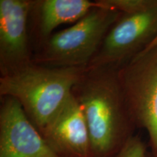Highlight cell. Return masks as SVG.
<instances>
[{"mask_svg": "<svg viewBox=\"0 0 157 157\" xmlns=\"http://www.w3.org/2000/svg\"><path fill=\"white\" fill-rule=\"evenodd\" d=\"M72 94L87 121L92 157H113L134 135L136 127L119 83L118 68H86Z\"/></svg>", "mask_w": 157, "mask_h": 157, "instance_id": "obj_1", "label": "cell"}, {"mask_svg": "<svg viewBox=\"0 0 157 157\" xmlns=\"http://www.w3.org/2000/svg\"><path fill=\"white\" fill-rule=\"evenodd\" d=\"M85 70L33 62L17 71L0 76V97L17 100L41 133L71 95Z\"/></svg>", "mask_w": 157, "mask_h": 157, "instance_id": "obj_2", "label": "cell"}, {"mask_svg": "<svg viewBox=\"0 0 157 157\" xmlns=\"http://www.w3.org/2000/svg\"><path fill=\"white\" fill-rule=\"evenodd\" d=\"M121 13L96 7L71 26L54 33L34 53L35 63L87 68Z\"/></svg>", "mask_w": 157, "mask_h": 157, "instance_id": "obj_3", "label": "cell"}, {"mask_svg": "<svg viewBox=\"0 0 157 157\" xmlns=\"http://www.w3.org/2000/svg\"><path fill=\"white\" fill-rule=\"evenodd\" d=\"M118 78L135 126L146 131L150 152L157 154V44L118 68Z\"/></svg>", "mask_w": 157, "mask_h": 157, "instance_id": "obj_4", "label": "cell"}, {"mask_svg": "<svg viewBox=\"0 0 157 157\" xmlns=\"http://www.w3.org/2000/svg\"><path fill=\"white\" fill-rule=\"evenodd\" d=\"M157 36V1L135 13H121L87 69L119 68L146 49Z\"/></svg>", "mask_w": 157, "mask_h": 157, "instance_id": "obj_5", "label": "cell"}, {"mask_svg": "<svg viewBox=\"0 0 157 157\" xmlns=\"http://www.w3.org/2000/svg\"><path fill=\"white\" fill-rule=\"evenodd\" d=\"M35 0H0V74L33 63L29 17Z\"/></svg>", "mask_w": 157, "mask_h": 157, "instance_id": "obj_6", "label": "cell"}, {"mask_svg": "<svg viewBox=\"0 0 157 157\" xmlns=\"http://www.w3.org/2000/svg\"><path fill=\"white\" fill-rule=\"evenodd\" d=\"M0 98V157H60L17 100L8 96Z\"/></svg>", "mask_w": 157, "mask_h": 157, "instance_id": "obj_7", "label": "cell"}, {"mask_svg": "<svg viewBox=\"0 0 157 157\" xmlns=\"http://www.w3.org/2000/svg\"><path fill=\"white\" fill-rule=\"evenodd\" d=\"M41 134L60 157H92L87 121L83 110L73 94Z\"/></svg>", "mask_w": 157, "mask_h": 157, "instance_id": "obj_8", "label": "cell"}, {"mask_svg": "<svg viewBox=\"0 0 157 157\" xmlns=\"http://www.w3.org/2000/svg\"><path fill=\"white\" fill-rule=\"evenodd\" d=\"M100 7L97 0H35L29 17L30 38L33 35L38 50L59 25L75 23Z\"/></svg>", "mask_w": 157, "mask_h": 157, "instance_id": "obj_9", "label": "cell"}, {"mask_svg": "<svg viewBox=\"0 0 157 157\" xmlns=\"http://www.w3.org/2000/svg\"><path fill=\"white\" fill-rule=\"evenodd\" d=\"M103 7L121 13H135L151 7L157 0H97Z\"/></svg>", "mask_w": 157, "mask_h": 157, "instance_id": "obj_10", "label": "cell"}, {"mask_svg": "<svg viewBox=\"0 0 157 157\" xmlns=\"http://www.w3.org/2000/svg\"><path fill=\"white\" fill-rule=\"evenodd\" d=\"M146 144L142 139L137 135H133L113 157H146Z\"/></svg>", "mask_w": 157, "mask_h": 157, "instance_id": "obj_11", "label": "cell"}, {"mask_svg": "<svg viewBox=\"0 0 157 157\" xmlns=\"http://www.w3.org/2000/svg\"><path fill=\"white\" fill-rule=\"evenodd\" d=\"M156 44H157V36H156V38L155 39L154 41H153V42L151 43V44L149 45V46H148V48H147L146 49H148V48H152V47H154V46H155V45H156ZM146 49H145V50H146Z\"/></svg>", "mask_w": 157, "mask_h": 157, "instance_id": "obj_12", "label": "cell"}, {"mask_svg": "<svg viewBox=\"0 0 157 157\" xmlns=\"http://www.w3.org/2000/svg\"><path fill=\"white\" fill-rule=\"evenodd\" d=\"M146 157H157V154H152L151 152H149V153L147 152Z\"/></svg>", "mask_w": 157, "mask_h": 157, "instance_id": "obj_13", "label": "cell"}]
</instances>
